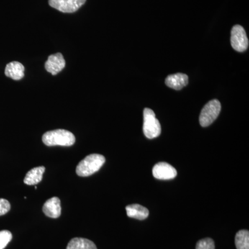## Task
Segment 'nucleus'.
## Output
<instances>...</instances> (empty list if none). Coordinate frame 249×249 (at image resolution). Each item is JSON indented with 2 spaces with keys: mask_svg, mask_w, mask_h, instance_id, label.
<instances>
[{
  "mask_svg": "<svg viewBox=\"0 0 249 249\" xmlns=\"http://www.w3.org/2000/svg\"><path fill=\"white\" fill-rule=\"evenodd\" d=\"M76 142L73 133L66 129H58L49 131L42 136V142L47 146H71Z\"/></svg>",
  "mask_w": 249,
  "mask_h": 249,
  "instance_id": "f257e3e1",
  "label": "nucleus"
},
{
  "mask_svg": "<svg viewBox=\"0 0 249 249\" xmlns=\"http://www.w3.org/2000/svg\"><path fill=\"white\" fill-rule=\"evenodd\" d=\"M106 162V158L98 154L87 156L76 167V174L80 177H89L101 169Z\"/></svg>",
  "mask_w": 249,
  "mask_h": 249,
  "instance_id": "f03ea898",
  "label": "nucleus"
},
{
  "mask_svg": "<svg viewBox=\"0 0 249 249\" xmlns=\"http://www.w3.org/2000/svg\"><path fill=\"white\" fill-rule=\"evenodd\" d=\"M142 130L147 139L157 138L161 132L160 121L156 118L155 112L150 108H145L143 111V126Z\"/></svg>",
  "mask_w": 249,
  "mask_h": 249,
  "instance_id": "7ed1b4c3",
  "label": "nucleus"
},
{
  "mask_svg": "<svg viewBox=\"0 0 249 249\" xmlns=\"http://www.w3.org/2000/svg\"><path fill=\"white\" fill-rule=\"evenodd\" d=\"M221 111L220 102L217 100L209 101L203 108L199 116V123L202 127L211 125L217 119Z\"/></svg>",
  "mask_w": 249,
  "mask_h": 249,
  "instance_id": "20e7f679",
  "label": "nucleus"
},
{
  "mask_svg": "<svg viewBox=\"0 0 249 249\" xmlns=\"http://www.w3.org/2000/svg\"><path fill=\"white\" fill-rule=\"evenodd\" d=\"M231 42L234 50L238 52H245L249 47V40L245 29L240 25L232 27Z\"/></svg>",
  "mask_w": 249,
  "mask_h": 249,
  "instance_id": "39448f33",
  "label": "nucleus"
},
{
  "mask_svg": "<svg viewBox=\"0 0 249 249\" xmlns=\"http://www.w3.org/2000/svg\"><path fill=\"white\" fill-rule=\"evenodd\" d=\"M86 2V0H49V6L66 14L76 12Z\"/></svg>",
  "mask_w": 249,
  "mask_h": 249,
  "instance_id": "423d86ee",
  "label": "nucleus"
},
{
  "mask_svg": "<svg viewBox=\"0 0 249 249\" xmlns=\"http://www.w3.org/2000/svg\"><path fill=\"white\" fill-rule=\"evenodd\" d=\"M152 174L156 178L160 180L173 179L178 175L177 170L165 162L157 163L152 169Z\"/></svg>",
  "mask_w": 249,
  "mask_h": 249,
  "instance_id": "0eeeda50",
  "label": "nucleus"
},
{
  "mask_svg": "<svg viewBox=\"0 0 249 249\" xmlns=\"http://www.w3.org/2000/svg\"><path fill=\"white\" fill-rule=\"evenodd\" d=\"M66 62L62 53H57L49 55L45 62V69L53 76L58 74L65 67Z\"/></svg>",
  "mask_w": 249,
  "mask_h": 249,
  "instance_id": "6e6552de",
  "label": "nucleus"
},
{
  "mask_svg": "<svg viewBox=\"0 0 249 249\" xmlns=\"http://www.w3.org/2000/svg\"><path fill=\"white\" fill-rule=\"evenodd\" d=\"M42 211L47 217L53 218V219L58 218L61 214L60 199L57 196H54L48 199L44 204Z\"/></svg>",
  "mask_w": 249,
  "mask_h": 249,
  "instance_id": "1a4fd4ad",
  "label": "nucleus"
},
{
  "mask_svg": "<svg viewBox=\"0 0 249 249\" xmlns=\"http://www.w3.org/2000/svg\"><path fill=\"white\" fill-rule=\"evenodd\" d=\"M167 86L175 90H180L188 83V76L184 73H178L170 75L165 79Z\"/></svg>",
  "mask_w": 249,
  "mask_h": 249,
  "instance_id": "9d476101",
  "label": "nucleus"
},
{
  "mask_svg": "<svg viewBox=\"0 0 249 249\" xmlns=\"http://www.w3.org/2000/svg\"><path fill=\"white\" fill-rule=\"evenodd\" d=\"M5 75L15 80H19L24 76V67L18 61L9 62L5 68Z\"/></svg>",
  "mask_w": 249,
  "mask_h": 249,
  "instance_id": "9b49d317",
  "label": "nucleus"
},
{
  "mask_svg": "<svg viewBox=\"0 0 249 249\" xmlns=\"http://www.w3.org/2000/svg\"><path fill=\"white\" fill-rule=\"evenodd\" d=\"M126 212L129 217L139 220H143L149 215V211L146 208L139 204H131L126 206Z\"/></svg>",
  "mask_w": 249,
  "mask_h": 249,
  "instance_id": "f8f14e48",
  "label": "nucleus"
},
{
  "mask_svg": "<svg viewBox=\"0 0 249 249\" xmlns=\"http://www.w3.org/2000/svg\"><path fill=\"white\" fill-rule=\"evenodd\" d=\"M45 171V167L39 166L33 168L28 172L24 179L25 184L33 186L40 182L42 180L43 174Z\"/></svg>",
  "mask_w": 249,
  "mask_h": 249,
  "instance_id": "ddd939ff",
  "label": "nucleus"
},
{
  "mask_svg": "<svg viewBox=\"0 0 249 249\" xmlns=\"http://www.w3.org/2000/svg\"><path fill=\"white\" fill-rule=\"evenodd\" d=\"M67 249H97V247L92 241L81 237H76L69 242Z\"/></svg>",
  "mask_w": 249,
  "mask_h": 249,
  "instance_id": "4468645a",
  "label": "nucleus"
},
{
  "mask_svg": "<svg viewBox=\"0 0 249 249\" xmlns=\"http://www.w3.org/2000/svg\"><path fill=\"white\" fill-rule=\"evenodd\" d=\"M235 243L237 249H249V232L241 230L235 235Z\"/></svg>",
  "mask_w": 249,
  "mask_h": 249,
  "instance_id": "2eb2a0df",
  "label": "nucleus"
},
{
  "mask_svg": "<svg viewBox=\"0 0 249 249\" xmlns=\"http://www.w3.org/2000/svg\"><path fill=\"white\" fill-rule=\"evenodd\" d=\"M12 233L9 231H0V249L6 248L8 244L12 240Z\"/></svg>",
  "mask_w": 249,
  "mask_h": 249,
  "instance_id": "dca6fc26",
  "label": "nucleus"
},
{
  "mask_svg": "<svg viewBox=\"0 0 249 249\" xmlns=\"http://www.w3.org/2000/svg\"><path fill=\"white\" fill-rule=\"evenodd\" d=\"M196 249H214V241L211 238H204L196 243Z\"/></svg>",
  "mask_w": 249,
  "mask_h": 249,
  "instance_id": "f3484780",
  "label": "nucleus"
},
{
  "mask_svg": "<svg viewBox=\"0 0 249 249\" xmlns=\"http://www.w3.org/2000/svg\"><path fill=\"white\" fill-rule=\"evenodd\" d=\"M11 209L9 201L5 199H0V216L7 213Z\"/></svg>",
  "mask_w": 249,
  "mask_h": 249,
  "instance_id": "a211bd4d",
  "label": "nucleus"
}]
</instances>
